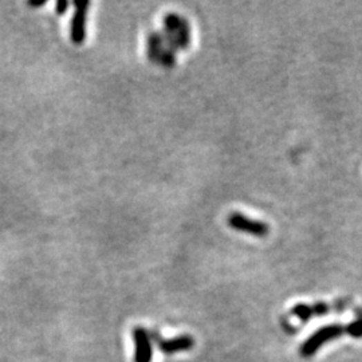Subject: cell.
<instances>
[{
    "label": "cell",
    "instance_id": "52a82bcc",
    "mask_svg": "<svg viewBox=\"0 0 362 362\" xmlns=\"http://www.w3.org/2000/svg\"><path fill=\"white\" fill-rule=\"evenodd\" d=\"M133 337L136 342V362H151L152 360V343L149 332L144 327H136L133 330Z\"/></svg>",
    "mask_w": 362,
    "mask_h": 362
},
{
    "label": "cell",
    "instance_id": "9c48e42d",
    "mask_svg": "<svg viewBox=\"0 0 362 362\" xmlns=\"http://www.w3.org/2000/svg\"><path fill=\"white\" fill-rule=\"evenodd\" d=\"M292 314L298 318L302 323H306V322H309L312 319V317H314L312 306H309L306 303L295 305L294 307L292 309Z\"/></svg>",
    "mask_w": 362,
    "mask_h": 362
},
{
    "label": "cell",
    "instance_id": "277c9868",
    "mask_svg": "<svg viewBox=\"0 0 362 362\" xmlns=\"http://www.w3.org/2000/svg\"><path fill=\"white\" fill-rule=\"evenodd\" d=\"M227 223L229 228L238 231V232H243V234H249L255 238H265L269 235L270 232V227L265 222L260 220H255L251 219L249 216H246L242 212H231L227 218Z\"/></svg>",
    "mask_w": 362,
    "mask_h": 362
},
{
    "label": "cell",
    "instance_id": "8fae6325",
    "mask_svg": "<svg viewBox=\"0 0 362 362\" xmlns=\"http://www.w3.org/2000/svg\"><path fill=\"white\" fill-rule=\"evenodd\" d=\"M68 6H70V3L66 0H58L57 4H55V10H57L55 12L58 15H64L68 11Z\"/></svg>",
    "mask_w": 362,
    "mask_h": 362
},
{
    "label": "cell",
    "instance_id": "7a4b0ae2",
    "mask_svg": "<svg viewBox=\"0 0 362 362\" xmlns=\"http://www.w3.org/2000/svg\"><path fill=\"white\" fill-rule=\"evenodd\" d=\"M342 334H345V326H342L340 323H333V325H327L325 327H321L301 346L299 353H301L302 357L310 359L317 353L318 350L326 342L340 339Z\"/></svg>",
    "mask_w": 362,
    "mask_h": 362
},
{
    "label": "cell",
    "instance_id": "5b68a950",
    "mask_svg": "<svg viewBox=\"0 0 362 362\" xmlns=\"http://www.w3.org/2000/svg\"><path fill=\"white\" fill-rule=\"evenodd\" d=\"M89 8H90V1L86 0L74 1V14L70 26V38L74 45H82L86 39V19H88Z\"/></svg>",
    "mask_w": 362,
    "mask_h": 362
},
{
    "label": "cell",
    "instance_id": "6da1fadb",
    "mask_svg": "<svg viewBox=\"0 0 362 362\" xmlns=\"http://www.w3.org/2000/svg\"><path fill=\"white\" fill-rule=\"evenodd\" d=\"M168 47L178 53L185 50L191 44V27L187 19L178 14H168L164 18V31H162Z\"/></svg>",
    "mask_w": 362,
    "mask_h": 362
},
{
    "label": "cell",
    "instance_id": "30bf717a",
    "mask_svg": "<svg viewBox=\"0 0 362 362\" xmlns=\"http://www.w3.org/2000/svg\"><path fill=\"white\" fill-rule=\"evenodd\" d=\"M313 309V316L314 317H323V316H327L330 313V306L325 302H317L312 306Z\"/></svg>",
    "mask_w": 362,
    "mask_h": 362
},
{
    "label": "cell",
    "instance_id": "ba28073f",
    "mask_svg": "<svg viewBox=\"0 0 362 362\" xmlns=\"http://www.w3.org/2000/svg\"><path fill=\"white\" fill-rule=\"evenodd\" d=\"M357 319L345 327V333L353 339H362V309L356 310Z\"/></svg>",
    "mask_w": 362,
    "mask_h": 362
},
{
    "label": "cell",
    "instance_id": "7c38bea8",
    "mask_svg": "<svg viewBox=\"0 0 362 362\" xmlns=\"http://www.w3.org/2000/svg\"><path fill=\"white\" fill-rule=\"evenodd\" d=\"M47 0H30L28 1V6L31 7H41V6H45Z\"/></svg>",
    "mask_w": 362,
    "mask_h": 362
},
{
    "label": "cell",
    "instance_id": "8992f818",
    "mask_svg": "<svg viewBox=\"0 0 362 362\" xmlns=\"http://www.w3.org/2000/svg\"><path fill=\"white\" fill-rule=\"evenodd\" d=\"M149 336H151L152 340L158 343L160 352H162L164 354H168V356L178 353V352L191 350L195 345V341L191 336H181V337L173 339V340H164V339L160 337L158 330L149 332Z\"/></svg>",
    "mask_w": 362,
    "mask_h": 362
},
{
    "label": "cell",
    "instance_id": "3957f363",
    "mask_svg": "<svg viewBox=\"0 0 362 362\" xmlns=\"http://www.w3.org/2000/svg\"><path fill=\"white\" fill-rule=\"evenodd\" d=\"M148 57L152 62L165 68H172L176 64V53L172 51L165 41L162 31H155L148 38Z\"/></svg>",
    "mask_w": 362,
    "mask_h": 362
}]
</instances>
